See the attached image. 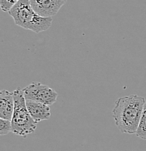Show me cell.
Listing matches in <instances>:
<instances>
[{
    "mask_svg": "<svg viewBox=\"0 0 146 151\" xmlns=\"http://www.w3.org/2000/svg\"><path fill=\"white\" fill-rule=\"evenodd\" d=\"M145 104V98L136 94L120 97L115 102L113 118L122 133L136 134Z\"/></svg>",
    "mask_w": 146,
    "mask_h": 151,
    "instance_id": "6da1fadb",
    "label": "cell"
},
{
    "mask_svg": "<svg viewBox=\"0 0 146 151\" xmlns=\"http://www.w3.org/2000/svg\"><path fill=\"white\" fill-rule=\"evenodd\" d=\"M15 108L12 115V132L16 135L26 137L37 129V123L32 119L26 106V100L21 88L13 92Z\"/></svg>",
    "mask_w": 146,
    "mask_h": 151,
    "instance_id": "7a4b0ae2",
    "label": "cell"
},
{
    "mask_svg": "<svg viewBox=\"0 0 146 151\" xmlns=\"http://www.w3.org/2000/svg\"><path fill=\"white\" fill-rule=\"evenodd\" d=\"M26 100L51 105L56 102L58 94L47 85L33 82L23 89Z\"/></svg>",
    "mask_w": 146,
    "mask_h": 151,
    "instance_id": "3957f363",
    "label": "cell"
},
{
    "mask_svg": "<svg viewBox=\"0 0 146 151\" xmlns=\"http://www.w3.org/2000/svg\"><path fill=\"white\" fill-rule=\"evenodd\" d=\"M17 26L28 30L29 24L37 13L33 9L30 0H19L9 11Z\"/></svg>",
    "mask_w": 146,
    "mask_h": 151,
    "instance_id": "277c9868",
    "label": "cell"
},
{
    "mask_svg": "<svg viewBox=\"0 0 146 151\" xmlns=\"http://www.w3.org/2000/svg\"><path fill=\"white\" fill-rule=\"evenodd\" d=\"M66 1V0H30L36 13L45 18H52L55 15Z\"/></svg>",
    "mask_w": 146,
    "mask_h": 151,
    "instance_id": "5b68a950",
    "label": "cell"
},
{
    "mask_svg": "<svg viewBox=\"0 0 146 151\" xmlns=\"http://www.w3.org/2000/svg\"><path fill=\"white\" fill-rule=\"evenodd\" d=\"M15 108L13 92L2 90L0 92V119L11 121Z\"/></svg>",
    "mask_w": 146,
    "mask_h": 151,
    "instance_id": "8992f818",
    "label": "cell"
},
{
    "mask_svg": "<svg viewBox=\"0 0 146 151\" xmlns=\"http://www.w3.org/2000/svg\"><path fill=\"white\" fill-rule=\"evenodd\" d=\"M26 106L31 116L37 123L48 120L51 116V111L49 105L31 100H26Z\"/></svg>",
    "mask_w": 146,
    "mask_h": 151,
    "instance_id": "52a82bcc",
    "label": "cell"
},
{
    "mask_svg": "<svg viewBox=\"0 0 146 151\" xmlns=\"http://www.w3.org/2000/svg\"><path fill=\"white\" fill-rule=\"evenodd\" d=\"M52 23H53L52 18H45L37 14L31 23L29 24L28 30H31L38 34V33L45 31L49 29V28L51 26Z\"/></svg>",
    "mask_w": 146,
    "mask_h": 151,
    "instance_id": "ba28073f",
    "label": "cell"
},
{
    "mask_svg": "<svg viewBox=\"0 0 146 151\" xmlns=\"http://www.w3.org/2000/svg\"><path fill=\"white\" fill-rule=\"evenodd\" d=\"M136 135L138 137L146 140V103L144 105L143 111H142V116H141Z\"/></svg>",
    "mask_w": 146,
    "mask_h": 151,
    "instance_id": "9c48e42d",
    "label": "cell"
},
{
    "mask_svg": "<svg viewBox=\"0 0 146 151\" xmlns=\"http://www.w3.org/2000/svg\"><path fill=\"white\" fill-rule=\"evenodd\" d=\"M12 132V122L11 121L0 119V134L6 135Z\"/></svg>",
    "mask_w": 146,
    "mask_h": 151,
    "instance_id": "30bf717a",
    "label": "cell"
},
{
    "mask_svg": "<svg viewBox=\"0 0 146 151\" xmlns=\"http://www.w3.org/2000/svg\"><path fill=\"white\" fill-rule=\"evenodd\" d=\"M19 1V0H0V6L3 12H7L13 7L15 4Z\"/></svg>",
    "mask_w": 146,
    "mask_h": 151,
    "instance_id": "8fae6325",
    "label": "cell"
},
{
    "mask_svg": "<svg viewBox=\"0 0 146 151\" xmlns=\"http://www.w3.org/2000/svg\"><path fill=\"white\" fill-rule=\"evenodd\" d=\"M66 1H67V0H66Z\"/></svg>",
    "mask_w": 146,
    "mask_h": 151,
    "instance_id": "7c38bea8",
    "label": "cell"
}]
</instances>
